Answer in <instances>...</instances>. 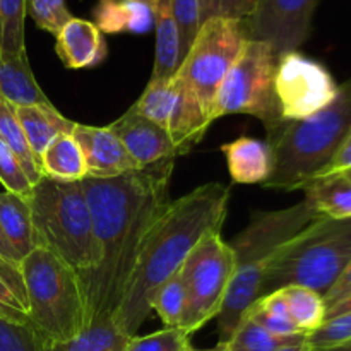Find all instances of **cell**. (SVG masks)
<instances>
[{"label": "cell", "instance_id": "1", "mask_svg": "<svg viewBox=\"0 0 351 351\" xmlns=\"http://www.w3.org/2000/svg\"><path fill=\"white\" fill-rule=\"evenodd\" d=\"M175 160L115 178L81 180L95 239V266L81 276L86 328L112 321L127 290L144 242L170 204Z\"/></svg>", "mask_w": 351, "mask_h": 351}, {"label": "cell", "instance_id": "2", "mask_svg": "<svg viewBox=\"0 0 351 351\" xmlns=\"http://www.w3.org/2000/svg\"><path fill=\"white\" fill-rule=\"evenodd\" d=\"M230 189L209 182L170 201L151 228L132 271L113 324L130 338L149 317L158 288L177 274L194 247L213 232H221L228 215Z\"/></svg>", "mask_w": 351, "mask_h": 351}, {"label": "cell", "instance_id": "3", "mask_svg": "<svg viewBox=\"0 0 351 351\" xmlns=\"http://www.w3.org/2000/svg\"><path fill=\"white\" fill-rule=\"evenodd\" d=\"M350 129L351 79L339 86L338 96L328 108L307 119L283 120L267 130L273 171L264 187L304 191L328 170Z\"/></svg>", "mask_w": 351, "mask_h": 351}, {"label": "cell", "instance_id": "4", "mask_svg": "<svg viewBox=\"0 0 351 351\" xmlns=\"http://www.w3.org/2000/svg\"><path fill=\"white\" fill-rule=\"evenodd\" d=\"M321 218L305 201L278 211L254 213L250 223L230 242L235 254V274L218 317L219 343H228L247 311L261 297L264 274L273 254L308 223Z\"/></svg>", "mask_w": 351, "mask_h": 351}, {"label": "cell", "instance_id": "5", "mask_svg": "<svg viewBox=\"0 0 351 351\" xmlns=\"http://www.w3.org/2000/svg\"><path fill=\"white\" fill-rule=\"evenodd\" d=\"M350 263L351 218H317L273 254L261 297L290 285L311 288L324 297Z\"/></svg>", "mask_w": 351, "mask_h": 351}, {"label": "cell", "instance_id": "6", "mask_svg": "<svg viewBox=\"0 0 351 351\" xmlns=\"http://www.w3.org/2000/svg\"><path fill=\"white\" fill-rule=\"evenodd\" d=\"M36 245L71 266L79 278L95 266V239L81 182L43 177L29 194Z\"/></svg>", "mask_w": 351, "mask_h": 351}, {"label": "cell", "instance_id": "7", "mask_svg": "<svg viewBox=\"0 0 351 351\" xmlns=\"http://www.w3.org/2000/svg\"><path fill=\"white\" fill-rule=\"evenodd\" d=\"M29 322L48 345H60L86 329V305L79 274L36 247L21 261Z\"/></svg>", "mask_w": 351, "mask_h": 351}, {"label": "cell", "instance_id": "8", "mask_svg": "<svg viewBox=\"0 0 351 351\" xmlns=\"http://www.w3.org/2000/svg\"><path fill=\"white\" fill-rule=\"evenodd\" d=\"M278 57L264 41L247 40L239 58L219 86L213 106V122L225 115L243 113L264 123L267 130L283 122L274 91Z\"/></svg>", "mask_w": 351, "mask_h": 351}, {"label": "cell", "instance_id": "9", "mask_svg": "<svg viewBox=\"0 0 351 351\" xmlns=\"http://www.w3.org/2000/svg\"><path fill=\"white\" fill-rule=\"evenodd\" d=\"M235 274V254L221 232L206 235L194 247L180 269L187 293L182 329L194 335L218 317Z\"/></svg>", "mask_w": 351, "mask_h": 351}, {"label": "cell", "instance_id": "10", "mask_svg": "<svg viewBox=\"0 0 351 351\" xmlns=\"http://www.w3.org/2000/svg\"><path fill=\"white\" fill-rule=\"evenodd\" d=\"M243 21L209 19L199 29L191 50L182 60L177 74L199 99L213 122V106L219 86L247 43Z\"/></svg>", "mask_w": 351, "mask_h": 351}, {"label": "cell", "instance_id": "11", "mask_svg": "<svg viewBox=\"0 0 351 351\" xmlns=\"http://www.w3.org/2000/svg\"><path fill=\"white\" fill-rule=\"evenodd\" d=\"M130 108L163 127L177 144L180 156L204 139L213 123L199 99L178 74L170 81L147 82L143 95Z\"/></svg>", "mask_w": 351, "mask_h": 351}, {"label": "cell", "instance_id": "12", "mask_svg": "<svg viewBox=\"0 0 351 351\" xmlns=\"http://www.w3.org/2000/svg\"><path fill=\"white\" fill-rule=\"evenodd\" d=\"M274 91L281 119L302 120L328 108L339 84L328 67L297 50L278 57Z\"/></svg>", "mask_w": 351, "mask_h": 351}, {"label": "cell", "instance_id": "13", "mask_svg": "<svg viewBox=\"0 0 351 351\" xmlns=\"http://www.w3.org/2000/svg\"><path fill=\"white\" fill-rule=\"evenodd\" d=\"M319 0H254L243 27L249 40L264 41L276 57L297 51L312 33Z\"/></svg>", "mask_w": 351, "mask_h": 351}, {"label": "cell", "instance_id": "14", "mask_svg": "<svg viewBox=\"0 0 351 351\" xmlns=\"http://www.w3.org/2000/svg\"><path fill=\"white\" fill-rule=\"evenodd\" d=\"M108 127L122 141L123 147L139 165V168L180 156L177 144L173 143L170 134L163 127L144 119L136 110L129 108Z\"/></svg>", "mask_w": 351, "mask_h": 351}, {"label": "cell", "instance_id": "15", "mask_svg": "<svg viewBox=\"0 0 351 351\" xmlns=\"http://www.w3.org/2000/svg\"><path fill=\"white\" fill-rule=\"evenodd\" d=\"M72 136L84 154L88 170L86 178H115L139 170V165L127 153L122 141L110 127L84 125L77 122Z\"/></svg>", "mask_w": 351, "mask_h": 351}, {"label": "cell", "instance_id": "16", "mask_svg": "<svg viewBox=\"0 0 351 351\" xmlns=\"http://www.w3.org/2000/svg\"><path fill=\"white\" fill-rule=\"evenodd\" d=\"M55 51L67 69L98 67L108 55L105 36L93 21L72 17L55 34Z\"/></svg>", "mask_w": 351, "mask_h": 351}, {"label": "cell", "instance_id": "17", "mask_svg": "<svg viewBox=\"0 0 351 351\" xmlns=\"http://www.w3.org/2000/svg\"><path fill=\"white\" fill-rule=\"evenodd\" d=\"M230 177L235 184H266L273 171V154L267 143L254 137H240L225 144Z\"/></svg>", "mask_w": 351, "mask_h": 351}, {"label": "cell", "instance_id": "18", "mask_svg": "<svg viewBox=\"0 0 351 351\" xmlns=\"http://www.w3.org/2000/svg\"><path fill=\"white\" fill-rule=\"evenodd\" d=\"M16 115L38 163H40L41 154L51 144V141L57 139L60 134H72L75 123H77L62 115L51 103H48V105L16 106Z\"/></svg>", "mask_w": 351, "mask_h": 351}, {"label": "cell", "instance_id": "19", "mask_svg": "<svg viewBox=\"0 0 351 351\" xmlns=\"http://www.w3.org/2000/svg\"><path fill=\"white\" fill-rule=\"evenodd\" d=\"M0 98L14 106L51 103L34 79L26 51L0 55Z\"/></svg>", "mask_w": 351, "mask_h": 351}, {"label": "cell", "instance_id": "20", "mask_svg": "<svg viewBox=\"0 0 351 351\" xmlns=\"http://www.w3.org/2000/svg\"><path fill=\"white\" fill-rule=\"evenodd\" d=\"M93 23L106 34H143L154 27V10L129 0H98L93 9Z\"/></svg>", "mask_w": 351, "mask_h": 351}, {"label": "cell", "instance_id": "21", "mask_svg": "<svg viewBox=\"0 0 351 351\" xmlns=\"http://www.w3.org/2000/svg\"><path fill=\"white\" fill-rule=\"evenodd\" d=\"M154 65L149 81H170L182 65L180 34L171 14L170 0H158L154 9Z\"/></svg>", "mask_w": 351, "mask_h": 351}, {"label": "cell", "instance_id": "22", "mask_svg": "<svg viewBox=\"0 0 351 351\" xmlns=\"http://www.w3.org/2000/svg\"><path fill=\"white\" fill-rule=\"evenodd\" d=\"M0 230L21 261L36 249L29 195L24 197L14 192H0Z\"/></svg>", "mask_w": 351, "mask_h": 351}, {"label": "cell", "instance_id": "23", "mask_svg": "<svg viewBox=\"0 0 351 351\" xmlns=\"http://www.w3.org/2000/svg\"><path fill=\"white\" fill-rule=\"evenodd\" d=\"M304 192V201L321 218H351V180L345 173L321 175Z\"/></svg>", "mask_w": 351, "mask_h": 351}, {"label": "cell", "instance_id": "24", "mask_svg": "<svg viewBox=\"0 0 351 351\" xmlns=\"http://www.w3.org/2000/svg\"><path fill=\"white\" fill-rule=\"evenodd\" d=\"M41 175L60 182H81L88 177L84 154L72 134H60L40 158Z\"/></svg>", "mask_w": 351, "mask_h": 351}, {"label": "cell", "instance_id": "25", "mask_svg": "<svg viewBox=\"0 0 351 351\" xmlns=\"http://www.w3.org/2000/svg\"><path fill=\"white\" fill-rule=\"evenodd\" d=\"M0 319L29 324L26 287L21 264L0 256Z\"/></svg>", "mask_w": 351, "mask_h": 351}, {"label": "cell", "instance_id": "26", "mask_svg": "<svg viewBox=\"0 0 351 351\" xmlns=\"http://www.w3.org/2000/svg\"><path fill=\"white\" fill-rule=\"evenodd\" d=\"M0 139L16 154L31 184L34 185L43 178L40 163L34 158L33 151H31L29 144L26 141V136H24L23 127H21L19 120H17L16 106L10 105L3 98H0Z\"/></svg>", "mask_w": 351, "mask_h": 351}, {"label": "cell", "instance_id": "27", "mask_svg": "<svg viewBox=\"0 0 351 351\" xmlns=\"http://www.w3.org/2000/svg\"><path fill=\"white\" fill-rule=\"evenodd\" d=\"M280 291L287 302L291 321L298 326L302 332L312 335L315 329L321 328L322 322L326 321V305L322 295L311 288L297 287V285L281 288Z\"/></svg>", "mask_w": 351, "mask_h": 351}, {"label": "cell", "instance_id": "28", "mask_svg": "<svg viewBox=\"0 0 351 351\" xmlns=\"http://www.w3.org/2000/svg\"><path fill=\"white\" fill-rule=\"evenodd\" d=\"M307 338V335L290 336V338L274 336L263 326L257 324L254 319L245 315L232 335V338L228 339V343L223 346H216V348L223 351H278L287 348V346L297 345Z\"/></svg>", "mask_w": 351, "mask_h": 351}, {"label": "cell", "instance_id": "29", "mask_svg": "<svg viewBox=\"0 0 351 351\" xmlns=\"http://www.w3.org/2000/svg\"><path fill=\"white\" fill-rule=\"evenodd\" d=\"M130 339L113 321H105L88 326L69 341L53 345L51 351H125Z\"/></svg>", "mask_w": 351, "mask_h": 351}, {"label": "cell", "instance_id": "30", "mask_svg": "<svg viewBox=\"0 0 351 351\" xmlns=\"http://www.w3.org/2000/svg\"><path fill=\"white\" fill-rule=\"evenodd\" d=\"M26 0H0V55L26 51Z\"/></svg>", "mask_w": 351, "mask_h": 351}, {"label": "cell", "instance_id": "31", "mask_svg": "<svg viewBox=\"0 0 351 351\" xmlns=\"http://www.w3.org/2000/svg\"><path fill=\"white\" fill-rule=\"evenodd\" d=\"M185 307H187V293L178 271L158 288L151 302V311L156 312L165 328H182Z\"/></svg>", "mask_w": 351, "mask_h": 351}, {"label": "cell", "instance_id": "32", "mask_svg": "<svg viewBox=\"0 0 351 351\" xmlns=\"http://www.w3.org/2000/svg\"><path fill=\"white\" fill-rule=\"evenodd\" d=\"M0 351H51V345L29 324L0 319Z\"/></svg>", "mask_w": 351, "mask_h": 351}, {"label": "cell", "instance_id": "33", "mask_svg": "<svg viewBox=\"0 0 351 351\" xmlns=\"http://www.w3.org/2000/svg\"><path fill=\"white\" fill-rule=\"evenodd\" d=\"M191 336L182 328H165L147 336H134L125 351H184L191 346Z\"/></svg>", "mask_w": 351, "mask_h": 351}, {"label": "cell", "instance_id": "34", "mask_svg": "<svg viewBox=\"0 0 351 351\" xmlns=\"http://www.w3.org/2000/svg\"><path fill=\"white\" fill-rule=\"evenodd\" d=\"M170 7L180 34V51L184 60L201 29L199 0H170Z\"/></svg>", "mask_w": 351, "mask_h": 351}, {"label": "cell", "instance_id": "35", "mask_svg": "<svg viewBox=\"0 0 351 351\" xmlns=\"http://www.w3.org/2000/svg\"><path fill=\"white\" fill-rule=\"evenodd\" d=\"M26 14H29L40 29L53 36L69 19L74 17L67 9L65 0H26Z\"/></svg>", "mask_w": 351, "mask_h": 351}, {"label": "cell", "instance_id": "36", "mask_svg": "<svg viewBox=\"0 0 351 351\" xmlns=\"http://www.w3.org/2000/svg\"><path fill=\"white\" fill-rule=\"evenodd\" d=\"M348 341H351V311L326 319L321 328L308 335V343L314 350L332 348Z\"/></svg>", "mask_w": 351, "mask_h": 351}, {"label": "cell", "instance_id": "37", "mask_svg": "<svg viewBox=\"0 0 351 351\" xmlns=\"http://www.w3.org/2000/svg\"><path fill=\"white\" fill-rule=\"evenodd\" d=\"M0 184L7 192H14L24 197H27L33 189V184L27 180L17 156L2 139H0Z\"/></svg>", "mask_w": 351, "mask_h": 351}, {"label": "cell", "instance_id": "38", "mask_svg": "<svg viewBox=\"0 0 351 351\" xmlns=\"http://www.w3.org/2000/svg\"><path fill=\"white\" fill-rule=\"evenodd\" d=\"M254 0H199L201 26L209 19L245 21L252 14Z\"/></svg>", "mask_w": 351, "mask_h": 351}, {"label": "cell", "instance_id": "39", "mask_svg": "<svg viewBox=\"0 0 351 351\" xmlns=\"http://www.w3.org/2000/svg\"><path fill=\"white\" fill-rule=\"evenodd\" d=\"M250 319L257 322V324L263 326L264 329L271 332L274 336H281V338H290V336H300L305 335L298 329V326L291 321L290 315L287 314H274V312L266 311V308L261 307L257 302H254L252 307L247 311V314ZM308 336V335H307Z\"/></svg>", "mask_w": 351, "mask_h": 351}, {"label": "cell", "instance_id": "40", "mask_svg": "<svg viewBox=\"0 0 351 351\" xmlns=\"http://www.w3.org/2000/svg\"><path fill=\"white\" fill-rule=\"evenodd\" d=\"M350 295H351V263L346 266V269L343 271L339 280L332 285L331 290L324 295L326 312H328L329 308L335 307V305H338L339 302L345 300V298L350 297Z\"/></svg>", "mask_w": 351, "mask_h": 351}, {"label": "cell", "instance_id": "41", "mask_svg": "<svg viewBox=\"0 0 351 351\" xmlns=\"http://www.w3.org/2000/svg\"><path fill=\"white\" fill-rule=\"evenodd\" d=\"M346 170H351V129L348 130V134H346V137H345V141H343L341 146H339V149H338V153H336L332 163L329 165V168L322 175L343 173V171H346Z\"/></svg>", "mask_w": 351, "mask_h": 351}, {"label": "cell", "instance_id": "42", "mask_svg": "<svg viewBox=\"0 0 351 351\" xmlns=\"http://www.w3.org/2000/svg\"><path fill=\"white\" fill-rule=\"evenodd\" d=\"M0 256L5 257V259H9V261H12V263L21 264L19 256H17L16 250L9 245V242L5 240V237L2 235V230H0Z\"/></svg>", "mask_w": 351, "mask_h": 351}, {"label": "cell", "instance_id": "43", "mask_svg": "<svg viewBox=\"0 0 351 351\" xmlns=\"http://www.w3.org/2000/svg\"><path fill=\"white\" fill-rule=\"evenodd\" d=\"M350 311H351V295L350 297H346L343 302H339L338 305H335L332 308H329V311L326 312V319L335 317V315H339V314H345V312H350Z\"/></svg>", "mask_w": 351, "mask_h": 351}, {"label": "cell", "instance_id": "44", "mask_svg": "<svg viewBox=\"0 0 351 351\" xmlns=\"http://www.w3.org/2000/svg\"><path fill=\"white\" fill-rule=\"evenodd\" d=\"M278 351H315L314 346L308 343V338L304 339V341L297 343V345H291V346H287V348H281Z\"/></svg>", "mask_w": 351, "mask_h": 351}, {"label": "cell", "instance_id": "45", "mask_svg": "<svg viewBox=\"0 0 351 351\" xmlns=\"http://www.w3.org/2000/svg\"><path fill=\"white\" fill-rule=\"evenodd\" d=\"M315 351H351V341L343 343V345L332 346V348H324V350H315Z\"/></svg>", "mask_w": 351, "mask_h": 351}, {"label": "cell", "instance_id": "46", "mask_svg": "<svg viewBox=\"0 0 351 351\" xmlns=\"http://www.w3.org/2000/svg\"><path fill=\"white\" fill-rule=\"evenodd\" d=\"M129 2H139V3H144V5L151 7V9H156L158 5V0H129Z\"/></svg>", "mask_w": 351, "mask_h": 351}, {"label": "cell", "instance_id": "47", "mask_svg": "<svg viewBox=\"0 0 351 351\" xmlns=\"http://www.w3.org/2000/svg\"><path fill=\"white\" fill-rule=\"evenodd\" d=\"M191 351H223V350H219V348H215V350H197V348H192V346H191Z\"/></svg>", "mask_w": 351, "mask_h": 351}, {"label": "cell", "instance_id": "48", "mask_svg": "<svg viewBox=\"0 0 351 351\" xmlns=\"http://www.w3.org/2000/svg\"><path fill=\"white\" fill-rule=\"evenodd\" d=\"M343 173H345V175H346V177H348V178H350V180H351V170H346V171H343Z\"/></svg>", "mask_w": 351, "mask_h": 351}, {"label": "cell", "instance_id": "49", "mask_svg": "<svg viewBox=\"0 0 351 351\" xmlns=\"http://www.w3.org/2000/svg\"><path fill=\"white\" fill-rule=\"evenodd\" d=\"M184 351H191V346H189V348H187V350H184Z\"/></svg>", "mask_w": 351, "mask_h": 351}]
</instances>
